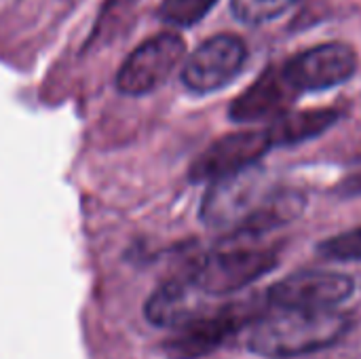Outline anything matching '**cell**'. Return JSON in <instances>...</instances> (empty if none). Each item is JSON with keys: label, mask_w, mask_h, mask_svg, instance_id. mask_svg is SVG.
I'll list each match as a JSON object with an SVG mask.
<instances>
[{"label": "cell", "mask_w": 361, "mask_h": 359, "mask_svg": "<svg viewBox=\"0 0 361 359\" xmlns=\"http://www.w3.org/2000/svg\"><path fill=\"white\" fill-rule=\"evenodd\" d=\"M347 330L349 320L343 313L277 309L247 324V347L262 358H298L338 343Z\"/></svg>", "instance_id": "6da1fadb"}, {"label": "cell", "mask_w": 361, "mask_h": 359, "mask_svg": "<svg viewBox=\"0 0 361 359\" xmlns=\"http://www.w3.org/2000/svg\"><path fill=\"white\" fill-rule=\"evenodd\" d=\"M254 237L231 235L192 269L190 277L209 296H226L243 290L277 264V252L254 245Z\"/></svg>", "instance_id": "7a4b0ae2"}, {"label": "cell", "mask_w": 361, "mask_h": 359, "mask_svg": "<svg viewBox=\"0 0 361 359\" xmlns=\"http://www.w3.org/2000/svg\"><path fill=\"white\" fill-rule=\"evenodd\" d=\"M256 317L250 303H233L212 309L203 317L178 328V332L167 339L161 349L171 359H199L214 353L233 334L245 328Z\"/></svg>", "instance_id": "3957f363"}, {"label": "cell", "mask_w": 361, "mask_h": 359, "mask_svg": "<svg viewBox=\"0 0 361 359\" xmlns=\"http://www.w3.org/2000/svg\"><path fill=\"white\" fill-rule=\"evenodd\" d=\"M186 55V42L173 32L157 34L135 47L116 72V89L125 95H146L159 89Z\"/></svg>", "instance_id": "277c9868"}, {"label": "cell", "mask_w": 361, "mask_h": 359, "mask_svg": "<svg viewBox=\"0 0 361 359\" xmlns=\"http://www.w3.org/2000/svg\"><path fill=\"white\" fill-rule=\"evenodd\" d=\"M247 59L245 42L233 34H218L197 47L184 63L182 83L188 91L205 95L233 83Z\"/></svg>", "instance_id": "5b68a950"}, {"label": "cell", "mask_w": 361, "mask_h": 359, "mask_svg": "<svg viewBox=\"0 0 361 359\" xmlns=\"http://www.w3.org/2000/svg\"><path fill=\"white\" fill-rule=\"evenodd\" d=\"M355 284L345 273L334 271H298L269 290V303L275 309L296 311H332L345 303Z\"/></svg>", "instance_id": "8992f818"}, {"label": "cell", "mask_w": 361, "mask_h": 359, "mask_svg": "<svg viewBox=\"0 0 361 359\" xmlns=\"http://www.w3.org/2000/svg\"><path fill=\"white\" fill-rule=\"evenodd\" d=\"M357 70V55L345 42H324L292 57L283 76L296 93L326 91L349 80Z\"/></svg>", "instance_id": "52a82bcc"}, {"label": "cell", "mask_w": 361, "mask_h": 359, "mask_svg": "<svg viewBox=\"0 0 361 359\" xmlns=\"http://www.w3.org/2000/svg\"><path fill=\"white\" fill-rule=\"evenodd\" d=\"M260 182L262 174L254 165L214 180L201 205L203 222L212 229L239 226L262 201H258Z\"/></svg>", "instance_id": "ba28073f"}, {"label": "cell", "mask_w": 361, "mask_h": 359, "mask_svg": "<svg viewBox=\"0 0 361 359\" xmlns=\"http://www.w3.org/2000/svg\"><path fill=\"white\" fill-rule=\"evenodd\" d=\"M271 140L264 131H241L216 140L190 165V180H218L256 165L269 150Z\"/></svg>", "instance_id": "9c48e42d"}, {"label": "cell", "mask_w": 361, "mask_h": 359, "mask_svg": "<svg viewBox=\"0 0 361 359\" xmlns=\"http://www.w3.org/2000/svg\"><path fill=\"white\" fill-rule=\"evenodd\" d=\"M205 294L190 275L165 281L146 303V320L159 328H182L212 311Z\"/></svg>", "instance_id": "30bf717a"}, {"label": "cell", "mask_w": 361, "mask_h": 359, "mask_svg": "<svg viewBox=\"0 0 361 359\" xmlns=\"http://www.w3.org/2000/svg\"><path fill=\"white\" fill-rule=\"evenodd\" d=\"M296 95L281 68H269L231 104L228 116L235 123L273 121L288 110Z\"/></svg>", "instance_id": "8fae6325"}, {"label": "cell", "mask_w": 361, "mask_h": 359, "mask_svg": "<svg viewBox=\"0 0 361 359\" xmlns=\"http://www.w3.org/2000/svg\"><path fill=\"white\" fill-rule=\"evenodd\" d=\"M307 207V199L296 193V190H281L275 193L271 197H264L258 207L239 224L233 229L231 235H239V237H262L283 224L294 222L296 218L302 216Z\"/></svg>", "instance_id": "7c38bea8"}, {"label": "cell", "mask_w": 361, "mask_h": 359, "mask_svg": "<svg viewBox=\"0 0 361 359\" xmlns=\"http://www.w3.org/2000/svg\"><path fill=\"white\" fill-rule=\"evenodd\" d=\"M338 112L330 108H315V110H298V112H283L267 127V135L271 146H294L307 140H313L328 131L336 121Z\"/></svg>", "instance_id": "4fadbf2b"}, {"label": "cell", "mask_w": 361, "mask_h": 359, "mask_svg": "<svg viewBox=\"0 0 361 359\" xmlns=\"http://www.w3.org/2000/svg\"><path fill=\"white\" fill-rule=\"evenodd\" d=\"M298 0H233V15L247 25L269 23L288 13Z\"/></svg>", "instance_id": "5bb4252c"}, {"label": "cell", "mask_w": 361, "mask_h": 359, "mask_svg": "<svg viewBox=\"0 0 361 359\" xmlns=\"http://www.w3.org/2000/svg\"><path fill=\"white\" fill-rule=\"evenodd\" d=\"M218 0H163L159 6V17L178 28H190L199 23Z\"/></svg>", "instance_id": "9a60e30c"}, {"label": "cell", "mask_w": 361, "mask_h": 359, "mask_svg": "<svg viewBox=\"0 0 361 359\" xmlns=\"http://www.w3.org/2000/svg\"><path fill=\"white\" fill-rule=\"evenodd\" d=\"M317 250L328 260L357 262V260H361V226L322 241Z\"/></svg>", "instance_id": "2e32d148"}]
</instances>
